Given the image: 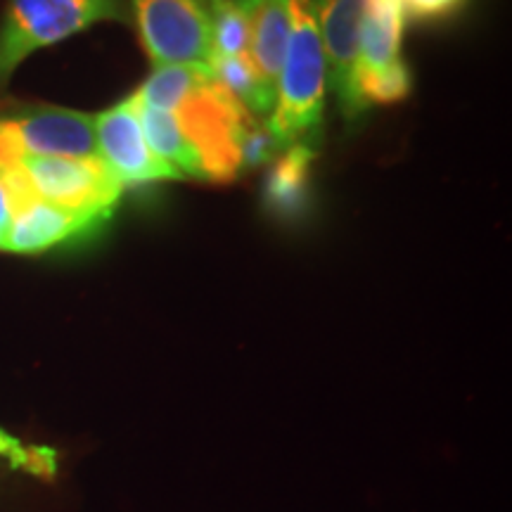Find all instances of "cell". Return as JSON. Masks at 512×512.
<instances>
[{"label":"cell","mask_w":512,"mask_h":512,"mask_svg":"<svg viewBox=\"0 0 512 512\" xmlns=\"http://www.w3.org/2000/svg\"><path fill=\"white\" fill-rule=\"evenodd\" d=\"M366 8L368 0H316L320 38H323L325 62H328V81L347 121H354L351 79H354L358 36H361Z\"/></svg>","instance_id":"obj_10"},{"label":"cell","mask_w":512,"mask_h":512,"mask_svg":"<svg viewBox=\"0 0 512 512\" xmlns=\"http://www.w3.org/2000/svg\"><path fill=\"white\" fill-rule=\"evenodd\" d=\"M131 100L147 143L183 178L230 183L242 174L240 128L247 110L209 67H155Z\"/></svg>","instance_id":"obj_1"},{"label":"cell","mask_w":512,"mask_h":512,"mask_svg":"<svg viewBox=\"0 0 512 512\" xmlns=\"http://www.w3.org/2000/svg\"><path fill=\"white\" fill-rule=\"evenodd\" d=\"M290 17L285 60L280 67L268 128L283 147L318 145L325 119L328 62L320 38L316 0H285Z\"/></svg>","instance_id":"obj_2"},{"label":"cell","mask_w":512,"mask_h":512,"mask_svg":"<svg viewBox=\"0 0 512 512\" xmlns=\"http://www.w3.org/2000/svg\"><path fill=\"white\" fill-rule=\"evenodd\" d=\"M124 0H8L0 19V91L24 60L100 22H128Z\"/></svg>","instance_id":"obj_3"},{"label":"cell","mask_w":512,"mask_h":512,"mask_svg":"<svg viewBox=\"0 0 512 512\" xmlns=\"http://www.w3.org/2000/svg\"><path fill=\"white\" fill-rule=\"evenodd\" d=\"M470 0H401L403 17L413 24H444L458 17Z\"/></svg>","instance_id":"obj_17"},{"label":"cell","mask_w":512,"mask_h":512,"mask_svg":"<svg viewBox=\"0 0 512 512\" xmlns=\"http://www.w3.org/2000/svg\"><path fill=\"white\" fill-rule=\"evenodd\" d=\"M10 219H12L10 200H8V195H5L3 185H0V249H3V245H5V238H8Z\"/></svg>","instance_id":"obj_18"},{"label":"cell","mask_w":512,"mask_h":512,"mask_svg":"<svg viewBox=\"0 0 512 512\" xmlns=\"http://www.w3.org/2000/svg\"><path fill=\"white\" fill-rule=\"evenodd\" d=\"M10 209L12 219L3 252L24 256H36L67 242L93 238L112 219V214L72 211L41 200L12 204Z\"/></svg>","instance_id":"obj_9"},{"label":"cell","mask_w":512,"mask_h":512,"mask_svg":"<svg viewBox=\"0 0 512 512\" xmlns=\"http://www.w3.org/2000/svg\"><path fill=\"white\" fill-rule=\"evenodd\" d=\"M211 17V60L247 55L249 27L242 0H207Z\"/></svg>","instance_id":"obj_14"},{"label":"cell","mask_w":512,"mask_h":512,"mask_svg":"<svg viewBox=\"0 0 512 512\" xmlns=\"http://www.w3.org/2000/svg\"><path fill=\"white\" fill-rule=\"evenodd\" d=\"M242 5H245L249 27L247 57L252 60L256 74L264 83V91L275 105V88H278L287 34H290L287 3L285 0H242Z\"/></svg>","instance_id":"obj_11"},{"label":"cell","mask_w":512,"mask_h":512,"mask_svg":"<svg viewBox=\"0 0 512 512\" xmlns=\"http://www.w3.org/2000/svg\"><path fill=\"white\" fill-rule=\"evenodd\" d=\"M0 467H12L48 482L57 475V451L50 446L24 444L10 432L0 430Z\"/></svg>","instance_id":"obj_15"},{"label":"cell","mask_w":512,"mask_h":512,"mask_svg":"<svg viewBox=\"0 0 512 512\" xmlns=\"http://www.w3.org/2000/svg\"><path fill=\"white\" fill-rule=\"evenodd\" d=\"M209 72L214 76L216 83L226 91L230 98H235L249 114L259 119H268L273 112V100L268 98L261 83L259 74H256L252 60L247 55H233V57H214L209 62Z\"/></svg>","instance_id":"obj_13"},{"label":"cell","mask_w":512,"mask_h":512,"mask_svg":"<svg viewBox=\"0 0 512 512\" xmlns=\"http://www.w3.org/2000/svg\"><path fill=\"white\" fill-rule=\"evenodd\" d=\"M403 29L401 0H368L351 79L354 119L370 107L396 105L411 95V69L401 55Z\"/></svg>","instance_id":"obj_5"},{"label":"cell","mask_w":512,"mask_h":512,"mask_svg":"<svg viewBox=\"0 0 512 512\" xmlns=\"http://www.w3.org/2000/svg\"><path fill=\"white\" fill-rule=\"evenodd\" d=\"M140 43L155 67H209L207 0H131Z\"/></svg>","instance_id":"obj_7"},{"label":"cell","mask_w":512,"mask_h":512,"mask_svg":"<svg viewBox=\"0 0 512 512\" xmlns=\"http://www.w3.org/2000/svg\"><path fill=\"white\" fill-rule=\"evenodd\" d=\"M93 114L55 105L0 114V174L27 157H93Z\"/></svg>","instance_id":"obj_6"},{"label":"cell","mask_w":512,"mask_h":512,"mask_svg":"<svg viewBox=\"0 0 512 512\" xmlns=\"http://www.w3.org/2000/svg\"><path fill=\"white\" fill-rule=\"evenodd\" d=\"M316 147H285L271 162L264 183V207L275 221H299L311 207Z\"/></svg>","instance_id":"obj_12"},{"label":"cell","mask_w":512,"mask_h":512,"mask_svg":"<svg viewBox=\"0 0 512 512\" xmlns=\"http://www.w3.org/2000/svg\"><path fill=\"white\" fill-rule=\"evenodd\" d=\"M285 147L280 140L273 136L268 128L266 119L254 117V114H245L240 128V164L242 171L259 169V166L271 164L275 157L283 152Z\"/></svg>","instance_id":"obj_16"},{"label":"cell","mask_w":512,"mask_h":512,"mask_svg":"<svg viewBox=\"0 0 512 512\" xmlns=\"http://www.w3.org/2000/svg\"><path fill=\"white\" fill-rule=\"evenodd\" d=\"M12 204L41 200L55 207L91 214H114L124 195L117 178L93 157H27L0 174Z\"/></svg>","instance_id":"obj_4"},{"label":"cell","mask_w":512,"mask_h":512,"mask_svg":"<svg viewBox=\"0 0 512 512\" xmlns=\"http://www.w3.org/2000/svg\"><path fill=\"white\" fill-rule=\"evenodd\" d=\"M95 152L102 164L112 171L121 188L164 181H183L174 166L155 155L140 126L136 105L126 98L110 110L95 114Z\"/></svg>","instance_id":"obj_8"}]
</instances>
